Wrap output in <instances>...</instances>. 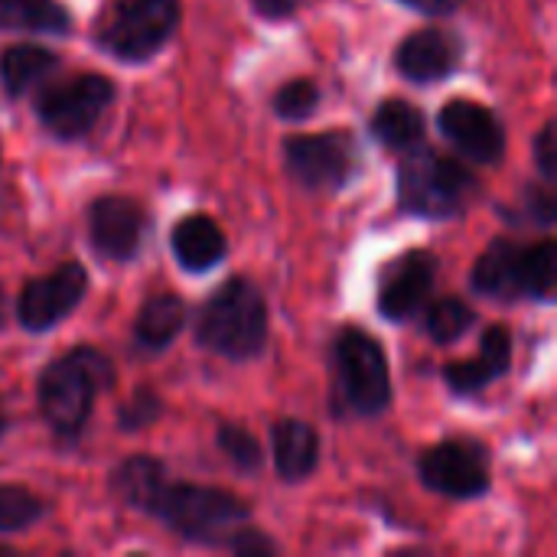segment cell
<instances>
[{"instance_id":"6da1fadb","label":"cell","mask_w":557,"mask_h":557,"mask_svg":"<svg viewBox=\"0 0 557 557\" xmlns=\"http://www.w3.org/2000/svg\"><path fill=\"white\" fill-rule=\"evenodd\" d=\"M196 339L225 359H255L268 343V307L251 281L232 277L202 307Z\"/></svg>"},{"instance_id":"7a4b0ae2","label":"cell","mask_w":557,"mask_h":557,"mask_svg":"<svg viewBox=\"0 0 557 557\" xmlns=\"http://www.w3.org/2000/svg\"><path fill=\"white\" fill-rule=\"evenodd\" d=\"M111 385V362L88 346L72 349L69 356L55 359L39 379V411L59 437H75L95 398Z\"/></svg>"},{"instance_id":"3957f363","label":"cell","mask_w":557,"mask_h":557,"mask_svg":"<svg viewBox=\"0 0 557 557\" xmlns=\"http://www.w3.org/2000/svg\"><path fill=\"white\" fill-rule=\"evenodd\" d=\"M144 512L157 516L166 529L199 545H219L248 519V506L238 496L209 486H176L170 483V476L153 493Z\"/></svg>"},{"instance_id":"277c9868","label":"cell","mask_w":557,"mask_h":557,"mask_svg":"<svg viewBox=\"0 0 557 557\" xmlns=\"http://www.w3.org/2000/svg\"><path fill=\"white\" fill-rule=\"evenodd\" d=\"M476 180L467 166L434 150L411 153L398 170V206L424 219H450L463 212Z\"/></svg>"},{"instance_id":"5b68a950","label":"cell","mask_w":557,"mask_h":557,"mask_svg":"<svg viewBox=\"0 0 557 557\" xmlns=\"http://www.w3.org/2000/svg\"><path fill=\"white\" fill-rule=\"evenodd\" d=\"M180 23V0H117L101 20L98 42L124 62H144L163 49Z\"/></svg>"},{"instance_id":"8992f818","label":"cell","mask_w":557,"mask_h":557,"mask_svg":"<svg viewBox=\"0 0 557 557\" xmlns=\"http://www.w3.org/2000/svg\"><path fill=\"white\" fill-rule=\"evenodd\" d=\"M339 395L356 414H382L392 398V379L382 346L362 330H343L336 339Z\"/></svg>"},{"instance_id":"52a82bcc","label":"cell","mask_w":557,"mask_h":557,"mask_svg":"<svg viewBox=\"0 0 557 557\" xmlns=\"http://www.w3.org/2000/svg\"><path fill=\"white\" fill-rule=\"evenodd\" d=\"M114 98V85L104 75H75L62 85L46 88L36 98V114L59 140L85 137Z\"/></svg>"},{"instance_id":"ba28073f","label":"cell","mask_w":557,"mask_h":557,"mask_svg":"<svg viewBox=\"0 0 557 557\" xmlns=\"http://www.w3.org/2000/svg\"><path fill=\"white\" fill-rule=\"evenodd\" d=\"M428 490L454 499H476L490 490V457L476 441H444L421 457Z\"/></svg>"},{"instance_id":"9c48e42d","label":"cell","mask_w":557,"mask_h":557,"mask_svg":"<svg viewBox=\"0 0 557 557\" xmlns=\"http://www.w3.org/2000/svg\"><path fill=\"white\" fill-rule=\"evenodd\" d=\"M287 166L307 189H339L356 166V147L346 134H300L287 140Z\"/></svg>"},{"instance_id":"30bf717a","label":"cell","mask_w":557,"mask_h":557,"mask_svg":"<svg viewBox=\"0 0 557 557\" xmlns=\"http://www.w3.org/2000/svg\"><path fill=\"white\" fill-rule=\"evenodd\" d=\"M85 287H88V277H85L82 264L69 261V264L55 268L49 277L26 284V290L20 294V304H16V317L33 333L52 330L62 317H69L78 307V300L85 297Z\"/></svg>"},{"instance_id":"8fae6325","label":"cell","mask_w":557,"mask_h":557,"mask_svg":"<svg viewBox=\"0 0 557 557\" xmlns=\"http://www.w3.org/2000/svg\"><path fill=\"white\" fill-rule=\"evenodd\" d=\"M88 232H91L95 248L104 258L131 261L140 251V242L147 232V215L127 196H101L88 209Z\"/></svg>"},{"instance_id":"7c38bea8","label":"cell","mask_w":557,"mask_h":557,"mask_svg":"<svg viewBox=\"0 0 557 557\" xmlns=\"http://www.w3.org/2000/svg\"><path fill=\"white\" fill-rule=\"evenodd\" d=\"M441 131L457 150H463L476 163H496L506 150V131L499 117L490 108L467 101V98L444 104Z\"/></svg>"},{"instance_id":"4fadbf2b","label":"cell","mask_w":557,"mask_h":557,"mask_svg":"<svg viewBox=\"0 0 557 557\" xmlns=\"http://www.w3.org/2000/svg\"><path fill=\"white\" fill-rule=\"evenodd\" d=\"M434 274H437V258L428 251H408L395 264H388V271L382 274V284H379L382 317H388V320L414 317L431 297Z\"/></svg>"},{"instance_id":"5bb4252c","label":"cell","mask_w":557,"mask_h":557,"mask_svg":"<svg viewBox=\"0 0 557 557\" xmlns=\"http://www.w3.org/2000/svg\"><path fill=\"white\" fill-rule=\"evenodd\" d=\"M398 72L411 82H437L460 62V42L441 29H418L398 46Z\"/></svg>"},{"instance_id":"9a60e30c","label":"cell","mask_w":557,"mask_h":557,"mask_svg":"<svg viewBox=\"0 0 557 557\" xmlns=\"http://www.w3.org/2000/svg\"><path fill=\"white\" fill-rule=\"evenodd\" d=\"M509 362H512V336L503 326H490L483 333L480 356L463 359V362H450L444 369V375L457 395H476V392L490 388L496 379H503L509 372Z\"/></svg>"},{"instance_id":"2e32d148","label":"cell","mask_w":557,"mask_h":557,"mask_svg":"<svg viewBox=\"0 0 557 557\" xmlns=\"http://www.w3.org/2000/svg\"><path fill=\"white\" fill-rule=\"evenodd\" d=\"M522 251L525 248H519L512 242H493L486 248V255L473 268V287L483 297H493V300H519V297H525Z\"/></svg>"},{"instance_id":"e0dca14e","label":"cell","mask_w":557,"mask_h":557,"mask_svg":"<svg viewBox=\"0 0 557 557\" xmlns=\"http://www.w3.org/2000/svg\"><path fill=\"white\" fill-rule=\"evenodd\" d=\"M173 255L186 271H209L225 258V235L209 215H186L173 228Z\"/></svg>"},{"instance_id":"ac0fdd59","label":"cell","mask_w":557,"mask_h":557,"mask_svg":"<svg viewBox=\"0 0 557 557\" xmlns=\"http://www.w3.org/2000/svg\"><path fill=\"white\" fill-rule=\"evenodd\" d=\"M274 467L284 480H304L320 463V437L304 421H277L271 431Z\"/></svg>"},{"instance_id":"d6986e66","label":"cell","mask_w":557,"mask_h":557,"mask_svg":"<svg viewBox=\"0 0 557 557\" xmlns=\"http://www.w3.org/2000/svg\"><path fill=\"white\" fill-rule=\"evenodd\" d=\"M186 326V304L176 294H157L150 297L134 323V343L147 352L166 349L180 330Z\"/></svg>"},{"instance_id":"ffe728a7","label":"cell","mask_w":557,"mask_h":557,"mask_svg":"<svg viewBox=\"0 0 557 557\" xmlns=\"http://www.w3.org/2000/svg\"><path fill=\"white\" fill-rule=\"evenodd\" d=\"M372 134L392 150H411L424 137V117L408 101H382L372 114Z\"/></svg>"},{"instance_id":"44dd1931","label":"cell","mask_w":557,"mask_h":557,"mask_svg":"<svg viewBox=\"0 0 557 557\" xmlns=\"http://www.w3.org/2000/svg\"><path fill=\"white\" fill-rule=\"evenodd\" d=\"M55 69V55L39 46H10L0 59V78L7 95L20 98L36 88Z\"/></svg>"},{"instance_id":"7402d4cb","label":"cell","mask_w":557,"mask_h":557,"mask_svg":"<svg viewBox=\"0 0 557 557\" xmlns=\"http://www.w3.org/2000/svg\"><path fill=\"white\" fill-rule=\"evenodd\" d=\"M0 26L23 33H65L72 20L55 0H0Z\"/></svg>"},{"instance_id":"603a6c76","label":"cell","mask_w":557,"mask_h":557,"mask_svg":"<svg viewBox=\"0 0 557 557\" xmlns=\"http://www.w3.org/2000/svg\"><path fill=\"white\" fill-rule=\"evenodd\" d=\"M163 480H166V470H163L160 460L134 457V460H127V463L117 467V473L111 476V486H114V493H117L127 506L147 509L150 499H153V493L163 486Z\"/></svg>"},{"instance_id":"cb8c5ba5","label":"cell","mask_w":557,"mask_h":557,"mask_svg":"<svg viewBox=\"0 0 557 557\" xmlns=\"http://www.w3.org/2000/svg\"><path fill=\"white\" fill-rule=\"evenodd\" d=\"M557 277V248L555 242H539L532 248L522 251V284H525V297L535 300H548L555 294Z\"/></svg>"},{"instance_id":"d4e9b609","label":"cell","mask_w":557,"mask_h":557,"mask_svg":"<svg viewBox=\"0 0 557 557\" xmlns=\"http://www.w3.org/2000/svg\"><path fill=\"white\" fill-rule=\"evenodd\" d=\"M473 323H476V313H473L463 300H457V297L434 300L431 310H428V320H424L428 333H431L437 343H454V339H460Z\"/></svg>"},{"instance_id":"484cf974","label":"cell","mask_w":557,"mask_h":557,"mask_svg":"<svg viewBox=\"0 0 557 557\" xmlns=\"http://www.w3.org/2000/svg\"><path fill=\"white\" fill-rule=\"evenodd\" d=\"M42 516L39 499L23 486H0V532H20Z\"/></svg>"},{"instance_id":"4316f807","label":"cell","mask_w":557,"mask_h":557,"mask_svg":"<svg viewBox=\"0 0 557 557\" xmlns=\"http://www.w3.org/2000/svg\"><path fill=\"white\" fill-rule=\"evenodd\" d=\"M215 441H219V450L238 467V470H258L261 467V447L255 441V434H248L245 428L238 424H222L215 431Z\"/></svg>"},{"instance_id":"83f0119b","label":"cell","mask_w":557,"mask_h":557,"mask_svg":"<svg viewBox=\"0 0 557 557\" xmlns=\"http://www.w3.org/2000/svg\"><path fill=\"white\" fill-rule=\"evenodd\" d=\"M320 104V91L313 82L307 78H297V82H287L277 95H274V111L287 121H304L317 111Z\"/></svg>"},{"instance_id":"f1b7e54d","label":"cell","mask_w":557,"mask_h":557,"mask_svg":"<svg viewBox=\"0 0 557 557\" xmlns=\"http://www.w3.org/2000/svg\"><path fill=\"white\" fill-rule=\"evenodd\" d=\"M160 414H163L160 398H157L150 388H140V392H134V395H131V401H124V405H121L117 421H121V428H124V431H140V428L153 424Z\"/></svg>"},{"instance_id":"f546056e","label":"cell","mask_w":557,"mask_h":557,"mask_svg":"<svg viewBox=\"0 0 557 557\" xmlns=\"http://www.w3.org/2000/svg\"><path fill=\"white\" fill-rule=\"evenodd\" d=\"M535 160H539V170L545 180H555L557 176V137H555V121H548L535 140Z\"/></svg>"},{"instance_id":"4dcf8cb0","label":"cell","mask_w":557,"mask_h":557,"mask_svg":"<svg viewBox=\"0 0 557 557\" xmlns=\"http://www.w3.org/2000/svg\"><path fill=\"white\" fill-rule=\"evenodd\" d=\"M232 552H238V555L251 557V555H274L277 548L261 535V532H245V529H238L235 535H232Z\"/></svg>"},{"instance_id":"1f68e13d","label":"cell","mask_w":557,"mask_h":557,"mask_svg":"<svg viewBox=\"0 0 557 557\" xmlns=\"http://www.w3.org/2000/svg\"><path fill=\"white\" fill-rule=\"evenodd\" d=\"M251 3L264 20H287L297 10V0H251Z\"/></svg>"},{"instance_id":"d6a6232c","label":"cell","mask_w":557,"mask_h":557,"mask_svg":"<svg viewBox=\"0 0 557 557\" xmlns=\"http://www.w3.org/2000/svg\"><path fill=\"white\" fill-rule=\"evenodd\" d=\"M408 7H414L418 13H431V16H441V13H450L460 0H401Z\"/></svg>"},{"instance_id":"836d02e7","label":"cell","mask_w":557,"mask_h":557,"mask_svg":"<svg viewBox=\"0 0 557 557\" xmlns=\"http://www.w3.org/2000/svg\"><path fill=\"white\" fill-rule=\"evenodd\" d=\"M3 428H7V418H3V408H0V434H3Z\"/></svg>"},{"instance_id":"e575fe53","label":"cell","mask_w":557,"mask_h":557,"mask_svg":"<svg viewBox=\"0 0 557 557\" xmlns=\"http://www.w3.org/2000/svg\"><path fill=\"white\" fill-rule=\"evenodd\" d=\"M0 323H3V290H0Z\"/></svg>"},{"instance_id":"d590c367","label":"cell","mask_w":557,"mask_h":557,"mask_svg":"<svg viewBox=\"0 0 557 557\" xmlns=\"http://www.w3.org/2000/svg\"><path fill=\"white\" fill-rule=\"evenodd\" d=\"M0 555H7V552H3V548H0Z\"/></svg>"}]
</instances>
